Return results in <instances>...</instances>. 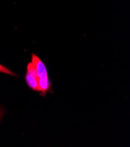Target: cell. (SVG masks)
I'll list each match as a JSON object with an SVG mask.
<instances>
[{
	"label": "cell",
	"instance_id": "1",
	"mask_svg": "<svg viewBox=\"0 0 130 147\" xmlns=\"http://www.w3.org/2000/svg\"><path fill=\"white\" fill-rule=\"evenodd\" d=\"M34 65L39 79L40 94L46 97L47 93L53 94L52 83L49 78L46 66L40 59L35 53L32 54V61Z\"/></svg>",
	"mask_w": 130,
	"mask_h": 147
},
{
	"label": "cell",
	"instance_id": "2",
	"mask_svg": "<svg viewBox=\"0 0 130 147\" xmlns=\"http://www.w3.org/2000/svg\"><path fill=\"white\" fill-rule=\"evenodd\" d=\"M25 81L27 86L32 90L40 92L39 87V79L35 67L32 62L27 65L26 73L25 75Z\"/></svg>",
	"mask_w": 130,
	"mask_h": 147
},
{
	"label": "cell",
	"instance_id": "3",
	"mask_svg": "<svg viewBox=\"0 0 130 147\" xmlns=\"http://www.w3.org/2000/svg\"><path fill=\"white\" fill-rule=\"evenodd\" d=\"M0 72L3 73H5V74H8V75H9L11 76H17V75L15 74V73L12 72L11 70H9L7 67L4 66L3 65H2L1 64H0Z\"/></svg>",
	"mask_w": 130,
	"mask_h": 147
},
{
	"label": "cell",
	"instance_id": "4",
	"mask_svg": "<svg viewBox=\"0 0 130 147\" xmlns=\"http://www.w3.org/2000/svg\"><path fill=\"white\" fill-rule=\"evenodd\" d=\"M5 114V110L1 107H0V121L1 120V119H3V117H4Z\"/></svg>",
	"mask_w": 130,
	"mask_h": 147
}]
</instances>
